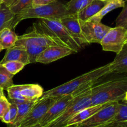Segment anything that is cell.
I'll list each match as a JSON object with an SVG mask.
<instances>
[{
	"label": "cell",
	"mask_w": 127,
	"mask_h": 127,
	"mask_svg": "<svg viewBox=\"0 0 127 127\" xmlns=\"http://www.w3.org/2000/svg\"><path fill=\"white\" fill-rule=\"evenodd\" d=\"M110 73L111 72L109 64H107L87 73H83L61 85L45 91L43 92L41 98L50 97L58 98V97L69 94H72L74 97L78 93L94 85L102 77Z\"/></svg>",
	"instance_id": "cell-1"
},
{
	"label": "cell",
	"mask_w": 127,
	"mask_h": 127,
	"mask_svg": "<svg viewBox=\"0 0 127 127\" xmlns=\"http://www.w3.org/2000/svg\"><path fill=\"white\" fill-rule=\"evenodd\" d=\"M91 91V106L123 100L127 92V74L117 73L99 84L95 83Z\"/></svg>",
	"instance_id": "cell-2"
},
{
	"label": "cell",
	"mask_w": 127,
	"mask_h": 127,
	"mask_svg": "<svg viewBox=\"0 0 127 127\" xmlns=\"http://www.w3.org/2000/svg\"><path fill=\"white\" fill-rule=\"evenodd\" d=\"M71 16L68 13L64 4L58 0L51 3L42 6L31 7L16 15V21L18 24L26 19L60 20L66 16Z\"/></svg>",
	"instance_id": "cell-3"
},
{
	"label": "cell",
	"mask_w": 127,
	"mask_h": 127,
	"mask_svg": "<svg viewBox=\"0 0 127 127\" xmlns=\"http://www.w3.org/2000/svg\"><path fill=\"white\" fill-rule=\"evenodd\" d=\"M14 46L24 49L30 46L43 47L52 46H64L38 22L33 24L32 29L29 32L18 36Z\"/></svg>",
	"instance_id": "cell-4"
},
{
	"label": "cell",
	"mask_w": 127,
	"mask_h": 127,
	"mask_svg": "<svg viewBox=\"0 0 127 127\" xmlns=\"http://www.w3.org/2000/svg\"><path fill=\"white\" fill-rule=\"evenodd\" d=\"M91 106V87L73 97L64 111L52 122L44 127H64L74 115L81 110Z\"/></svg>",
	"instance_id": "cell-5"
},
{
	"label": "cell",
	"mask_w": 127,
	"mask_h": 127,
	"mask_svg": "<svg viewBox=\"0 0 127 127\" xmlns=\"http://www.w3.org/2000/svg\"><path fill=\"white\" fill-rule=\"evenodd\" d=\"M38 23L50 32L64 47H68L78 53L83 47L78 44L60 20L40 19Z\"/></svg>",
	"instance_id": "cell-6"
},
{
	"label": "cell",
	"mask_w": 127,
	"mask_h": 127,
	"mask_svg": "<svg viewBox=\"0 0 127 127\" xmlns=\"http://www.w3.org/2000/svg\"><path fill=\"white\" fill-rule=\"evenodd\" d=\"M118 103L119 102L107 103L90 118L77 124V127H99L111 123L117 112Z\"/></svg>",
	"instance_id": "cell-7"
},
{
	"label": "cell",
	"mask_w": 127,
	"mask_h": 127,
	"mask_svg": "<svg viewBox=\"0 0 127 127\" xmlns=\"http://www.w3.org/2000/svg\"><path fill=\"white\" fill-rule=\"evenodd\" d=\"M56 100L57 98L50 97L40 98L17 127H32L37 125Z\"/></svg>",
	"instance_id": "cell-8"
},
{
	"label": "cell",
	"mask_w": 127,
	"mask_h": 127,
	"mask_svg": "<svg viewBox=\"0 0 127 127\" xmlns=\"http://www.w3.org/2000/svg\"><path fill=\"white\" fill-rule=\"evenodd\" d=\"M127 29L120 26L111 27L100 43L103 51L119 54L127 42Z\"/></svg>",
	"instance_id": "cell-9"
},
{
	"label": "cell",
	"mask_w": 127,
	"mask_h": 127,
	"mask_svg": "<svg viewBox=\"0 0 127 127\" xmlns=\"http://www.w3.org/2000/svg\"><path fill=\"white\" fill-rule=\"evenodd\" d=\"M80 22L82 32L87 44L91 43L100 44L105 34L111 29V27L104 24L101 22L80 21Z\"/></svg>",
	"instance_id": "cell-10"
},
{
	"label": "cell",
	"mask_w": 127,
	"mask_h": 127,
	"mask_svg": "<svg viewBox=\"0 0 127 127\" xmlns=\"http://www.w3.org/2000/svg\"><path fill=\"white\" fill-rule=\"evenodd\" d=\"M72 94L66 95L57 98L45 114L37 123L38 127H44L57 118L65 110L69 102L73 100Z\"/></svg>",
	"instance_id": "cell-11"
},
{
	"label": "cell",
	"mask_w": 127,
	"mask_h": 127,
	"mask_svg": "<svg viewBox=\"0 0 127 127\" xmlns=\"http://www.w3.org/2000/svg\"><path fill=\"white\" fill-rule=\"evenodd\" d=\"M75 53L74 51L64 46H49L38 56L36 62L47 64Z\"/></svg>",
	"instance_id": "cell-12"
},
{
	"label": "cell",
	"mask_w": 127,
	"mask_h": 127,
	"mask_svg": "<svg viewBox=\"0 0 127 127\" xmlns=\"http://www.w3.org/2000/svg\"><path fill=\"white\" fill-rule=\"evenodd\" d=\"M60 21L82 47L87 44L82 32L80 21L76 16H66L60 19Z\"/></svg>",
	"instance_id": "cell-13"
},
{
	"label": "cell",
	"mask_w": 127,
	"mask_h": 127,
	"mask_svg": "<svg viewBox=\"0 0 127 127\" xmlns=\"http://www.w3.org/2000/svg\"><path fill=\"white\" fill-rule=\"evenodd\" d=\"M9 61H19L24 63L26 65L30 64L27 51L24 48L15 46L6 49L4 56L0 61V64Z\"/></svg>",
	"instance_id": "cell-14"
},
{
	"label": "cell",
	"mask_w": 127,
	"mask_h": 127,
	"mask_svg": "<svg viewBox=\"0 0 127 127\" xmlns=\"http://www.w3.org/2000/svg\"><path fill=\"white\" fill-rule=\"evenodd\" d=\"M109 67L111 73L127 74V42L114 61L109 63Z\"/></svg>",
	"instance_id": "cell-15"
},
{
	"label": "cell",
	"mask_w": 127,
	"mask_h": 127,
	"mask_svg": "<svg viewBox=\"0 0 127 127\" xmlns=\"http://www.w3.org/2000/svg\"><path fill=\"white\" fill-rule=\"evenodd\" d=\"M43 88L38 84H22L21 95L24 100L35 102L42 97Z\"/></svg>",
	"instance_id": "cell-16"
},
{
	"label": "cell",
	"mask_w": 127,
	"mask_h": 127,
	"mask_svg": "<svg viewBox=\"0 0 127 127\" xmlns=\"http://www.w3.org/2000/svg\"><path fill=\"white\" fill-rule=\"evenodd\" d=\"M16 16L8 6L1 3L0 5V31L6 27L14 29L18 24Z\"/></svg>",
	"instance_id": "cell-17"
},
{
	"label": "cell",
	"mask_w": 127,
	"mask_h": 127,
	"mask_svg": "<svg viewBox=\"0 0 127 127\" xmlns=\"http://www.w3.org/2000/svg\"><path fill=\"white\" fill-rule=\"evenodd\" d=\"M107 1L104 0H93L88 6L79 12L76 17L81 21H88L95 16L106 4Z\"/></svg>",
	"instance_id": "cell-18"
},
{
	"label": "cell",
	"mask_w": 127,
	"mask_h": 127,
	"mask_svg": "<svg viewBox=\"0 0 127 127\" xmlns=\"http://www.w3.org/2000/svg\"><path fill=\"white\" fill-rule=\"evenodd\" d=\"M107 103L102 105H96L90 106V107L81 110L80 112L74 115L72 118L69 119V120L67 123L66 126L77 125L84 122L86 120L88 119L91 117H92L95 113H97L98 111L100 110Z\"/></svg>",
	"instance_id": "cell-19"
},
{
	"label": "cell",
	"mask_w": 127,
	"mask_h": 127,
	"mask_svg": "<svg viewBox=\"0 0 127 127\" xmlns=\"http://www.w3.org/2000/svg\"><path fill=\"white\" fill-rule=\"evenodd\" d=\"M125 1L124 0H109L106 4L101 9L98 13L95 16L89 19L88 21H94V22H101V20L107 14L111 12L115 9L119 7H123L125 6Z\"/></svg>",
	"instance_id": "cell-20"
},
{
	"label": "cell",
	"mask_w": 127,
	"mask_h": 127,
	"mask_svg": "<svg viewBox=\"0 0 127 127\" xmlns=\"http://www.w3.org/2000/svg\"><path fill=\"white\" fill-rule=\"evenodd\" d=\"M18 36L12 29L6 27L0 31V47L7 49L14 46Z\"/></svg>",
	"instance_id": "cell-21"
},
{
	"label": "cell",
	"mask_w": 127,
	"mask_h": 127,
	"mask_svg": "<svg viewBox=\"0 0 127 127\" xmlns=\"http://www.w3.org/2000/svg\"><path fill=\"white\" fill-rule=\"evenodd\" d=\"M35 102H26L17 104V112L16 117L13 123L9 125V127H17L18 125L26 117L32 107L34 105Z\"/></svg>",
	"instance_id": "cell-22"
},
{
	"label": "cell",
	"mask_w": 127,
	"mask_h": 127,
	"mask_svg": "<svg viewBox=\"0 0 127 127\" xmlns=\"http://www.w3.org/2000/svg\"><path fill=\"white\" fill-rule=\"evenodd\" d=\"M93 0H71L65 4L68 13L73 16L76 15L88 6Z\"/></svg>",
	"instance_id": "cell-23"
},
{
	"label": "cell",
	"mask_w": 127,
	"mask_h": 127,
	"mask_svg": "<svg viewBox=\"0 0 127 127\" xmlns=\"http://www.w3.org/2000/svg\"><path fill=\"white\" fill-rule=\"evenodd\" d=\"M22 87V85H13L7 88V92L9 98V102H13L16 104L29 102L24 100L21 96V90Z\"/></svg>",
	"instance_id": "cell-24"
},
{
	"label": "cell",
	"mask_w": 127,
	"mask_h": 127,
	"mask_svg": "<svg viewBox=\"0 0 127 127\" xmlns=\"http://www.w3.org/2000/svg\"><path fill=\"white\" fill-rule=\"evenodd\" d=\"M14 75L10 73L2 64H0V87L7 90V88L13 85Z\"/></svg>",
	"instance_id": "cell-25"
},
{
	"label": "cell",
	"mask_w": 127,
	"mask_h": 127,
	"mask_svg": "<svg viewBox=\"0 0 127 127\" xmlns=\"http://www.w3.org/2000/svg\"><path fill=\"white\" fill-rule=\"evenodd\" d=\"M126 121H127V102L125 100H123L118 103L117 112L111 123H116Z\"/></svg>",
	"instance_id": "cell-26"
},
{
	"label": "cell",
	"mask_w": 127,
	"mask_h": 127,
	"mask_svg": "<svg viewBox=\"0 0 127 127\" xmlns=\"http://www.w3.org/2000/svg\"><path fill=\"white\" fill-rule=\"evenodd\" d=\"M32 1L33 0H17L9 7L15 14L17 15L24 10L32 7Z\"/></svg>",
	"instance_id": "cell-27"
},
{
	"label": "cell",
	"mask_w": 127,
	"mask_h": 127,
	"mask_svg": "<svg viewBox=\"0 0 127 127\" xmlns=\"http://www.w3.org/2000/svg\"><path fill=\"white\" fill-rule=\"evenodd\" d=\"M17 112V105L16 103L10 102V106L9 109L6 112L3 117L1 118V121L6 124L11 125L14 121L16 117Z\"/></svg>",
	"instance_id": "cell-28"
},
{
	"label": "cell",
	"mask_w": 127,
	"mask_h": 127,
	"mask_svg": "<svg viewBox=\"0 0 127 127\" xmlns=\"http://www.w3.org/2000/svg\"><path fill=\"white\" fill-rule=\"evenodd\" d=\"M2 65L10 73L13 75L19 73L26 66L24 64L19 61H9L2 64Z\"/></svg>",
	"instance_id": "cell-29"
},
{
	"label": "cell",
	"mask_w": 127,
	"mask_h": 127,
	"mask_svg": "<svg viewBox=\"0 0 127 127\" xmlns=\"http://www.w3.org/2000/svg\"><path fill=\"white\" fill-rule=\"evenodd\" d=\"M47 47H38V46H30L25 48L27 51L29 56L30 64L35 63L38 56L44 51Z\"/></svg>",
	"instance_id": "cell-30"
},
{
	"label": "cell",
	"mask_w": 127,
	"mask_h": 127,
	"mask_svg": "<svg viewBox=\"0 0 127 127\" xmlns=\"http://www.w3.org/2000/svg\"><path fill=\"white\" fill-rule=\"evenodd\" d=\"M115 24L116 26H120L127 29V1H125L122 11L117 17Z\"/></svg>",
	"instance_id": "cell-31"
},
{
	"label": "cell",
	"mask_w": 127,
	"mask_h": 127,
	"mask_svg": "<svg viewBox=\"0 0 127 127\" xmlns=\"http://www.w3.org/2000/svg\"><path fill=\"white\" fill-rule=\"evenodd\" d=\"M10 106V102L5 96L0 98V119L2 118Z\"/></svg>",
	"instance_id": "cell-32"
},
{
	"label": "cell",
	"mask_w": 127,
	"mask_h": 127,
	"mask_svg": "<svg viewBox=\"0 0 127 127\" xmlns=\"http://www.w3.org/2000/svg\"><path fill=\"white\" fill-rule=\"evenodd\" d=\"M56 0H33L32 4V7L42 6V5L48 4Z\"/></svg>",
	"instance_id": "cell-33"
},
{
	"label": "cell",
	"mask_w": 127,
	"mask_h": 127,
	"mask_svg": "<svg viewBox=\"0 0 127 127\" xmlns=\"http://www.w3.org/2000/svg\"><path fill=\"white\" fill-rule=\"evenodd\" d=\"M1 3H3L6 4V6L10 7L12 4H13L17 0H0Z\"/></svg>",
	"instance_id": "cell-34"
},
{
	"label": "cell",
	"mask_w": 127,
	"mask_h": 127,
	"mask_svg": "<svg viewBox=\"0 0 127 127\" xmlns=\"http://www.w3.org/2000/svg\"><path fill=\"white\" fill-rule=\"evenodd\" d=\"M116 127H127V121L115 123Z\"/></svg>",
	"instance_id": "cell-35"
},
{
	"label": "cell",
	"mask_w": 127,
	"mask_h": 127,
	"mask_svg": "<svg viewBox=\"0 0 127 127\" xmlns=\"http://www.w3.org/2000/svg\"><path fill=\"white\" fill-rule=\"evenodd\" d=\"M4 96H5L4 94V90L1 87H0V98L4 97Z\"/></svg>",
	"instance_id": "cell-36"
},
{
	"label": "cell",
	"mask_w": 127,
	"mask_h": 127,
	"mask_svg": "<svg viewBox=\"0 0 127 127\" xmlns=\"http://www.w3.org/2000/svg\"><path fill=\"white\" fill-rule=\"evenodd\" d=\"M64 127H77V125H70V126H66Z\"/></svg>",
	"instance_id": "cell-37"
},
{
	"label": "cell",
	"mask_w": 127,
	"mask_h": 127,
	"mask_svg": "<svg viewBox=\"0 0 127 127\" xmlns=\"http://www.w3.org/2000/svg\"><path fill=\"white\" fill-rule=\"evenodd\" d=\"M124 100H125V101H127V92L126 95H125V98H124Z\"/></svg>",
	"instance_id": "cell-38"
},
{
	"label": "cell",
	"mask_w": 127,
	"mask_h": 127,
	"mask_svg": "<svg viewBox=\"0 0 127 127\" xmlns=\"http://www.w3.org/2000/svg\"><path fill=\"white\" fill-rule=\"evenodd\" d=\"M38 127V126H37V125H35L33 126V127Z\"/></svg>",
	"instance_id": "cell-39"
},
{
	"label": "cell",
	"mask_w": 127,
	"mask_h": 127,
	"mask_svg": "<svg viewBox=\"0 0 127 127\" xmlns=\"http://www.w3.org/2000/svg\"><path fill=\"white\" fill-rule=\"evenodd\" d=\"M2 51V48H1V47H0V52H1V51Z\"/></svg>",
	"instance_id": "cell-40"
},
{
	"label": "cell",
	"mask_w": 127,
	"mask_h": 127,
	"mask_svg": "<svg viewBox=\"0 0 127 127\" xmlns=\"http://www.w3.org/2000/svg\"><path fill=\"white\" fill-rule=\"evenodd\" d=\"M104 1H109V0H104ZM124 1H127V0H124Z\"/></svg>",
	"instance_id": "cell-41"
},
{
	"label": "cell",
	"mask_w": 127,
	"mask_h": 127,
	"mask_svg": "<svg viewBox=\"0 0 127 127\" xmlns=\"http://www.w3.org/2000/svg\"></svg>",
	"instance_id": "cell-42"
},
{
	"label": "cell",
	"mask_w": 127,
	"mask_h": 127,
	"mask_svg": "<svg viewBox=\"0 0 127 127\" xmlns=\"http://www.w3.org/2000/svg\"><path fill=\"white\" fill-rule=\"evenodd\" d=\"M1 1H0V5H1Z\"/></svg>",
	"instance_id": "cell-43"
}]
</instances>
